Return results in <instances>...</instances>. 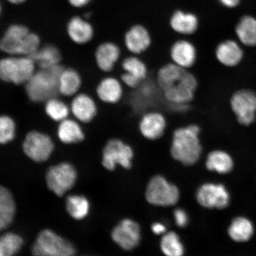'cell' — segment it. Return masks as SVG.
<instances>
[{"instance_id":"obj_1","label":"cell","mask_w":256,"mask_h":256,"mask_svg":"<svg viewBox=\"0 0 256 256\" xmlns=\"http://www.w3.org/2000/svg\"><path fill=\"white\" fill-rule=\"evenodd\" d=\"M156 81L166 100L176 104H191L199 84L191 70L172 62L160 67L156 72Z\"/></svg>"},{"instance_id":"obj_2","label":"cell","mask_w":256,"mask_h":256,"mask_svg":"<svg viewBox=\"0 0 256 256\" xmlns=\"http://www.w3.org/2000/svg\"><path fill=\"white\" fill-rule=\"evenodd\" d=\"M201 131L196 124H188L172 131L170 148L172 158L186 166L199 162L204 151Z\"/></svg>"},{"instance_id":"obj_3","label":"cell","mask_w":256,"mask_h":256,"mask_svg":"<svg viewBox=\"0 0 256 256\" xmlns=\"http://www.w3.org/2000/svg\"><path fill=\"white\" fill-rule=\"evenodd\" d=\"M41 38L24 24H10L0 40V49L8 56H30L41 46Z\"/></svg>"},{"instance_id":"obj_4","label":"cell","mask_w":256,"mask_h":256,"mask_svg":"<svg viewBox=\"0 0 256 256\" xmlns=\"http://www.w3.org/2000/svg\"><path fill=\"white\" fill-rule=\"evenodd\" d=\"M64 68L65 67L60 64L50 68L36 70L24 84L28 98L34 103L40 104L57 98L60 94L59 78Z\"/></svg>"},{"instance_id":"obj_5","label":"cell","mask_w":256,"mask_h":256,"mask_svg":"<svg viewBox=\"0 0 256 256\" xmlns=\"http://www.w3.org/2000/svg\"><path fill=\"white\" fill-rule=\"evenodd\" d=\"M36 64L30 56H8L0 60V78L16 86L24 85L36 71Z\"/></svg>"},{"instance_id":"obj_6","label":"cell","mask_w":256,"mask_h":256,"mask_svg":"<svg viewBox=\"0 0 256 256\" xmlns=\"http://www.w3.org/2000/svg\"><path fill=\"white\" fill-rule=\"evenodd\" d=\"M32 252L34 256H74L76 249L71 242L47 229L38 234Z\"/></svg>"},{"instance_id":"obj_7","label":"cell","mask_w":256,"mask_h":256,"mask_svg":"<svg viewBox=\"0 0 256 256\" xmlns=\"http://www.w3.org/2000/svg\"><path fill=\"white\" fill-rule=\"evenodd\" d=\"M135 156L134 148L130 144L119 138L108 140L102 151V164L110 171H114L118 165L129 170L132 166Z\"/></svg>"},{"instance_id":"obj_8","label":"cell","mask_w":256,"mask_h":256,"mask_svg":"<svg viewBox=\"0 0 256 256\" xmlns=\"http://www.w3.org/2000/svg\"><path fill=\"white\" fill-rule=\"evenodd\" d=\"M230 106L236 122L242 126L254 124L256 118V94L250 89L241 88L233 92Z\"/></svg>"},{"instance_id":"obj_9","label":"cell","mask_w":256,"mask_h":256,"mask_svg":"<svg viewBox=\"0 0 256 256\" xmlns=\"http://www.w3.org/2000/svg\"><path fill=\"white\" fill-rule=\"evenodd\" d=\"M146 197L154 206H174L180 198V192L175 185L160 175L153 177L147 185Z\"/></svg>"},{"instance_id":"obj_10","label":"cell","mask_w":256,"mask_h":256,"mask_svg":"<svg viewBox=\"0 0 256 256\" xmlns=\"http://www.w3.org/2000/svg\"><path fill=\"white\" fill-rule=\"evenodd\" d=\"M22 149L24 154L32 161L43 162L47 161L52 154L55 144L48 134L32 130L25 136Z\"/></svg>"},{"instance_id":"obj_11","label":"cell","mask_w":256,"mask_h":256,"mask_svg":"<svg viewBox=\"0 0 256 256\" xmlns=\"http://www.w3.org/2000/svg\"><path fill=\"white\" fill-rule=\"evenodd\" d=\"M78 172L69 162H63L51 166L46 174L47 186L57 196H62L74 186Z\"/></svg>"},{"instance_id":"obj_12","label":"cell","mask_w":256,"mask_h":256,"mask_svg":"<svg viewBox=\"0 0 256 256\" xmlns=\"http://www.w3.org/2000/svg\"><path fill=\"white\" fill-rule=\"evenodd\" d=\"M168 128V120L163 112L152 110L144 114L138 123L140 135L149 142H156L164 137Z\"/></svg>"},{"instance_id":"obj_13","label":"cell","mask_w":256,"mask_h":256,"mask_svg":"<svg viewBox=\"0 0 256 256\" xmlns=\"http://www.w3.org/2000/svg\"><path fill=\"white\" fill-rule=\"evenodd\" d=\"M123 72L120 80L128 88L136 89L148 78L149 69L142 58L137 56H128L121 62Z\"/></svg>"},{"instance_id":"obj_14","label":"cell","mask_w":256,"mask_h":256,"mask_svg":"<svg viewBox=\"0 0 256 256\" xmlns=\"http://www.w3.org/2000/svg\"><path fill=\"white\" fill-rule=\"evenodd\" d=\"M196 197L198 203L208 209H224L229 206L231 200L225 186L210 183L202 185L198 188Z\"/></svg>"},{"instance_id":"obj_15","label":"cell","mask_w":256,"mask_h":256,"mask_svg":"<svg viewBox=\"0 0 256 256\" xmlns=\"http://www.w3.org/2000/svg\"><path fill=\"white\" fill-rule=\"evenodd\" d=\"M111 236L120 248L124 250H131L136 248L140 242V226L132 220H123L113 229Z\"/></svg>"},{"instance_id":"obj_16","label":"cell","mask_w":256,"mask_h":256,"mask_svg":"<svg viewBox=\"0 0 256 256\" xmlns=\"http://www.w3.org/2000/svg\"><path fill=\"white\" fill-rule=\"evenodd\" d=\"M171 62L182 68L191 70L198 59L197 48L192 42L180 40L174 42L170 48Z\"/></svg>"},{"instance_id":"obj_17","label":"cell","mask_w":256,"mask_h":256,"mask_svg":"<svg viewBox=\"0 0 256 256\" xmlns=\"http://www.w3.org/2000/svg\"><path fill=\"white\" fill-rule=\"evenodd\" d=\"M66 32L73 43L83 46L94 40L95 28L91 22L82 16L74 15L66 22Z\"/></svg>"},{"instance_id":"obj_18","label":"cell","mask_w":256,"mask_h":256,"mask_svg":"<svg viewBox=\"0 0 256 256\" xmlns=\"http://www.w3.org/2000/svg\"><path fill=\"white\" fill-rule=\"evenodd\" d=\"M124 46L132 55L139 56L146 53L152 44L149 32L142 25H135L124 35Z\"/></svg>"},{"instance_id":"obj_19","label":"cell","mask_w":256,"mask_h":256,"mask_svg":"<svg viewBox=\"0 0 256 256\" xmlns=\"http://www.w3.org/2000/svg\"><path fill=\"white\" fill-rule=\"evenodd\" d=\"M215 56L220 65L234 68L244 58V51L236 41L227 40L220 42L215 48Z\"/></svg>"},{"instance_id":"obj_20","label":"cell","mask_w":256,"mask_h":256,"mask_svg":"<svg viewBox=\"0 0 256 256\" xmlns=\"http://www.w3.org/2000/svg\"><path fill=\"white\" fill-rule=\"evenodd\" d=\"M121 53L120 47L114 42L104 41L99 44L94 52L98 68L103 72H111L120 59Z\"/></svg>"},{"instance_id":"obj_21","label":"cell","mask_w":256,"mask_h":256,"mask_svg":"<svg viewBox=\"0 0 256 256\" xmlns=\"http://www.w3.org/2000/svg\"><path fill=\"white\" fill-rule=\"evenodd\" d=\"M96 92L102 102L111 104L120 103L124 96L122 82L114 76L102 79L96 88Z\"/></svg>"},{"instance_id":"obj_22","label":"cell","mask_w":256,"mask_h":256,"mask_svg":"<svg viewBox=\"0 0 256 256\" xmlns=\"http://www.w3.org/2000/svg\"><path fill=\"white\" fill-rule=\"evenodd\" d=\"M71 111L74 116L80 122L88 124L94 119L98 114V108L90 96L86 94H80L72 99Z\"/></svg>"},{"instance_id":"obj_23","label":"cell","mask_w":256,"mask_h":256,"mask_svg":"<svg viewBox=\"0 0 256 256\" xmlns=\"http://www.w3.org/2000/svg\"><path fill=\"white\" fill-rule=\"evenodd\" d=\"M40 69H46L62 64V54L56 44L47 43L30 56Z\"/></svg>"},{"instance_id":"obj_24","label":"cell","mask_w":256,"mask_h":256,"mask_svg":"<svg viewBox=\"0 0 256 256\" xmlns=\"http://www.w3.org/2000/svg\"><path fill=\"white\" fill-rule=\"evenodd\" d=\"M206 166L208 170L220 174H228L234 168V160L230 154L222 148L210 150L208 153Z\"/></svg>"},{"instance_id":"obj_25","label":"cell","mask_w":256,"mask_h":256,"mask_svg":"<svg viewBox=\"0 0 256 256\" xmlns=\"http://www.w3.org/2000/svg\"><path fill=\"white\" fill-rule=\"evenodd\" d=\"M255 233V226L248 218L239 216L232 220L228 234L230 238L236 242H246L250 240Z\"/></svg>"},{"instance_id":"obj_26","label":"cell","mask_w":256,"mask_h":256,"mask_svg":"<svg viewBox=\"0 0 256 256\" xmlns=\"http://www.w3.org/2000/svg\"><path fill=\"white\" fill-rule=\"evenodd\" d=\"M56 134L60 142L66 145L82 142L86 138L84 131L78 122L68 118L60 122Z\"/></svg>"},{"instance_id":"obj_27","label":"cell","mask_w":256,"mask_h":256,"mask_svg":"<svg viewBox=\"0 0 256 256\" xmlns=\"http://www.w3.org/2000/svg\"><path fill=\"white\" fill-rule=\"evenodd\" d=\"M81 76L76 70L64 68L59 78L60 94L65 97H72L78 94L82 87Z\"/></svg>"},{"instance_id":"obj_28","label":"cell","mask_w":256,"mask_h":256,"mask_svg":"<svg viewBox=\"0 0 256 256\" xmlns=\"http://www.w3.org/2000/svg\"><path fill=\"white\" fill-rule=\"evenodd\" d=\"M170 25L176 33L191 35L198 30V20L196 16L193 14L178 11L171 18Z\"/></svg>"},{"instance_id":"obj_29","label":"cell","mask_w":256,"mask_h":256,"mask_svg":"<svg viewBox=\"0 0 256 256\" xmlns=\"http://www.w3.org/2000/svg\"><path fill=\"white\" fill-rule=\"evenodd\" d=\"M16 204L14 196L7 188L0 190V229L7 228L14 220Z\"/></svg>"},{"instance_id":"obj_30","label":"cell","mask_w":256,"mask_h":256,"mask_svg":"<svg viewBox=\"0 0 256 256\" xmlns=\"http://www.w3.org/2000/svg\"><path fill=\"white\" fill-rule=\"evenodd\" d=\"M236 34L240 42L246 46H256V19L244 16L236 28Z\"/></svg>"},{"instance_id":"obj_31","label":"cell","mask_w":256,"mask_h":256,"mask_svg":"<svg viewBox=\"0 0 256 256\" xmlns=\"http://www.w3.org/2000/svg\"><path fill=\"white\" fill-rule=\"evenodd\" d=\"M90 204L84 196L79 194L71 195L67 198L66 210L72 218L76 220L84 219L90 212Z\"/></svg>"},{"instance_id":"obj_32","label":"cell","mask_w":256,"mask_h":256,"mask_svg":"<svg viewBox=\"0 0 256 256\" xmlns=\"http://www.w3.org/2000/svg\"><path fill=\"white\" fill-rule=\"evenodd\" d=\"M160 248L166 256H183L184 248L178 234L166 233L160 242Z\"/></svg>"},{"instance_id":"obj_33","label":"cell","mask_w":256,"mask_h":256,"mask_svg":"<svg viewBox=\"0 0 256 256\" xmlns=\"http://www.w3.org/2000/svg\"><path fill=\"white\" fill-rule=\"evenodd\" d=\"M24 243V239L17 234H4L0 238V256H14L20 250Z\"/></svg>"},{"instance_id":"obj_34","label":"cell","mask_w":256,"mask_h":256,"mask_svg":"<svg viewBox=\"0 0 256 256\" xmlns=\"http://www.w3.org/2000/svg\"><path fill=\"white\" fill-rule=\"evenodd\" d=\"M44 108L47 116L56 122H60L67 119L69 116L68 106L57 98L46 102Z\"/></svg>"},{"instance_id":"obj_35","label":"cell","mask_w":256,"mask_h":256,"mask_svg":"<svg viewBox=\"0 0 256 256\" xmlns=\"http://www.w3.org/2000/svg\"><path fill=\"white\" fill-rule=\"evenodd\" d=\"M16 126L15 121L7 114L0 117V143L6 145L15 138Z\"/></svg>"},{"instance_id":"obj_36","label":"cell","mask_w":256,"mask_h":256,"mask_svg":"<svg viewBox=\"0 0 256 256\" xmlns=\"http://www.w3.org/2000/svg\"><path fill=\"white\" fill-rule=\"evenodd\" d=\"M174 216L176 223L178 226L184 228L187 226L188 218L186 212L182 209H177L174 210Z\"/></svg>"},{"instance_id":"obj_37","label":"cell","mask_w":256,"mask_h":256,"mask_svg":"<svg viewBox=\"0 0 256 256\" xmlns=\"http://www.w3.org/2000/svg\"><path fill=\"white\" fill-rule=\"evenodd\" d=\"M72 8L76 10H81L88 8L94 0H66Z\"/></svg>"},{"instance_id":"obj_38","label":"cell","mask_w":256,"mask_h":256,"mask_svg":"<svg viewBox=\"0 0 256 256\" xmlns=\"http://www.w3.org/2000/svg\"><path fill=\"white\" fill-rule=\"evenodd\" d=\"M152 232L156 235L162 234L166 231V226L162 224L160 222L152 224Z\"/></svg>"},{"instance_id":"obj_39","label":"cell","mask_w":256,"mask_h":256,"mask_svg":"<svg viewBox=\"0 0 256 256\" xmlns=\"http://www.w3.org/2000/svg\"><path fill=\"white\" fill-rule=\"evenodd\" d=\"M220 1L226 8H233L238 5L240 0H220Z\"/></svg>"},{"instance_id":"obj_40","label":"cell","mask_w":256,"mask_h":256,"mask_svg":"<svg viewBox=\"0 0 256 256\" xmlns=\"http://www.w3.org/2000/svg\"><path fill=\"white\" fill-rule=\"evenodd\" d=\"M6 1L10 4L19 6L24 4L28 0H6Z\"/></svg>"}]
</instances>
